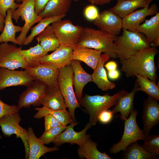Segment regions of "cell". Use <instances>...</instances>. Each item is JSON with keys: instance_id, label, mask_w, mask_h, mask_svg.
<instances>
[{"instance_id": "1", "label": "cell", "mask_w": 159, "mask_h": 159, "mask_svg": "<svg viewBox=\"0 0 159 159\" xmlns=\"http://www.w3.org/2000/svg\"><path fill=\"white\" fill-rule=\"evenodd\" d=\"M158 53L153 47L143 49L126 59L120 60L121 70L127 77L141 74L156 82L158 78L154 59Z\"/></svg>"}, {"instance_id": "2", "label": "cell", "mask_w": 159, "mask_h": 159, "mask_svg": "<svg viewBox=\"0 0 159 159\" xmlns=\"http://www.w3.org/2000/svg\"><path fill=\"white\" fill-rule=\"evenodd\" d=\"M117 37L99 29L83 28L77 46L93 49L108 54L111 58L115 59L118 57L114 42Z\"/></svg>"}, {"instance_id": "3", "label": "cell", "mask_w": 159, "mask_h": 159, "mask_svg": "<svg viewBox=\"0 0 159 159\" xmlns=\"http://www.w3.org/2000/svg\"><path fill=\"white\" fill-rule=\"evenodd\" d=\"M122 29V35L117 36L114 42L120 60L126 59L142 49L151 47L143 34Z\"/></svg>"}, {"instance_id": "4", "label": "cell", "mask_w": 159, "mask_h": 159, "mask_svg": "<svg viewBox=\"0 0 159 159\" xmlns=\"http://www.w3.org/2000/svg\"><path fill=\"white\" fill-rule=\"evenodd\" d=\"M120 94L119 91L112 96L107 93L103 95H90L86 94L82 97L79 104L89 115V122L92 126L96 125L101 112L116 105Z\"/></svg>"}, {"instance_id": "5", "label": "cell", "mask_w": 159, "mask_h": 159, "mask_svg": "<svg viewBox=\"0 0 159 159\" xmlns=\"http://www.w3.org/2000/svg\"><path fill=\"white\" fill-rule=\"evenodd\" d=\"M73 71L71 64L59 69L57 79L59 88L74 122H76L75 111L80 107L73 89Z\"/></svg>"}, {"instance_id": "6", "label": "cell", "mask_w": 159, "mask_h": 159, "mask_svg": "<svg viewBox=\"0 0 159 159\" xmlns=\"http://www.w3.org/2000/svg\"><path fill=\"white\" fill-rule=\"evenodd\" d=\"M138 112L134 110L128 117L124 121V131L119 142L114 144L110 148V153L116 154L123 151L130 143L139 140H144L145 136L143 130L138 127L137 122Z\"/></svg>"}, {"instance_id": "7", "label": "cell", "mask_w": 159, "mask_h": 159, "mask_svg": "<svg viewBox=\"0 0 159 159\" xmlns=\"http://www.w3.org/2000/svg\"><path fill=\"white\" fill-rule=\"evenodd\" d=\"M19 7L12 12V18L17 22L20 17L24 21L21 31L16 39L22 45L29 31L35 23L42 19L35 11V0H22Z\"/></svg>"}, {"instance_id": "8", "label": "cell", "mask_w": 159, "mask_h": 159, "mask_svg": "<svg viewBox=\"0 0 159 159\" xmlns=\"http://www.w3.org/2000/svg\"><path fill=\"white\" fill-rule=\"evenodd\" d=\"M51 26L60 45L73 47L77 45L83 28L82 26L74 25L68 19L54 21Z\"/></svg>"}, {"instance_id": "9", "label": "cell", "mask_w": 159, "mask_h": 159, "mask_svg": "<svg viewBox=\"0 0 159 159\" xmlns=\"http://www.w3.org/2000/svg\"><path fill=\"white\" fill-rule=\"evenodd\" d=\"M21 120L18 112L6 115L0 119V126L3 134L9 137L12 134L17 138H20L23 142L25 148V159H28L29 154L28 132L19 125Z\"/></svg>"}, {"instance_id": "10", "label": "cell", "mask_w": 159, "mask_h": 159, "mask_svg": "<svg viewBox=\"0 0 159 159\" xmlns=\"http://www.w3.org/2000/svg\"><path fill=\"white\" fill-rule=\"evenodd\" d=\"M21 47H17L7 42L0 44V67L10 70L28 66L21 53Z\"/></svg>"}, {"instance_id": "11", "label": "cell", "mask_w": 159, "mask_h": 159, "mask_svg": "<svg viewBox=\"0 0 159 159\" xmlns=\"http://www.w3.org/2000/svg\"><path fill=\"white\" fill-rule=\"evenodd\" d=\"M19 96L18 108H28L31 105L37 106L41 105L42 100L49 87L43 82L35 79Z\"/></svg>"}, {"instance_id": "12", "label": "cell", "mask_w": 159, "mask_h": 159, "mask_svg": "<svg viewBox=\"0 0 159 159\" xmlns=\"http://www.w3.org/2000/svg\"><path fill=\"white\" fill-rule=\"evenodd\" d=\"M35 79L25 69L17 71L0 67V90L12 86L27 87Z\"/></svg>"}, {"instance_id": "13", "label": "cell", "mask_w": 159, "mask_h": 159, "mask_svg": "<svg viewBox=\"0 0 159 159\" xmlns=\"http://www.w3.org/2000/svg\"><path fill=\"white\" fill-rule=\"evenodd\" d=\"M59 69L54 66L40 63L34 67H28L25 69L35 79L51 88L59 87L57 79Z\"/></svg>"}, {"instance_id": "14", "label": "cell", "mask_w": 159, "mask_h": 159, "mask_svg": "<svg viewBox=\"0 0 159 159\" xmlns=\"http://www.w3.org/2000/svg\"><path fill=\"white\" fill-rule=\"evenodd\" d=\"M142 119L145 137L152 128L159 122V104L158 101L148 96L143 103Z\"/></svg>"}, {"instance_id": "15", "label": "cell", "mask_w": 159, "mask_h": 159, "mask_svg": "<svg viewBox=\"0 0 159 159\" xmlns=\"http://www.w3.org/2000/svg\"><path fill=\"white\" fill-rule=\"evenodd\" d=\"M79 123V122H73L70 125L67 126L65 130L59 135L53 142L55 146L59 147L65 143L76 144L79 146L82 145L87 136V134H86L87 131L92 126L89 122L82 130L76 132L74 130V127Z\"/></svg>"}, {"instance_id": "16", "label": "cell", "mask_w": 159, "mask_h": 159, "mask_svg": "<svg viewBox=\"0 0 159 159\" xmlns=\"http://www.w3.org/2000/svg\"><path fill=\"white\" fill-rule=\"evenodd\" d=\"M93 24L99 29L116 36L122 29V19L109 9L99 13Z\"/></svg>"}, {"instance_id": "17", "label": "cell", "mask_w": 159, "mask_h": 159, "mask_svg": "<svg viewBox=\"0 0 159 159\" xmlns=\"http://www.w3.org/2000/svg\"><path fill=\"white\" fill-rule=\"evenodd\" d=\"M139 86L135 80L134 87L131 92H129L124 90L120 91V95L116 105L112 111L113 114L120 112L121 120L124 121L127 118L130 113L135 110L134 100L135 93L138 91Z\"/></svg>"}, {"instance_id": "18", "label": "cell", "mask_w": 159, "mask_h": 159, "mask_svg": "<svg viewBox=\"0 0 159 159\" xmlns=\"http://www.w3.org/2000/svg\"><path fill=\"white\" fill-rule=\"evenodd\" d=\"M158 5L155 4L149 6L136 10L122 19V29L136 32L137 29L148 16L159 12Z\"/></svg>"}, {"instance_id": "19", "label": "cell", "mask_w": 159, "mask_h": 159, "mask_svg": "<svg viewBox=\"0 0 159 159\" xmlns=\"http://www.w3.org/2000/svg\"><path fill=\"white\" fill-rule=\"evenodd\" d=\"M73 47L60 45L51 54H47L41 59L42 63L54 66L59 69L71 64Z\"/></svg>"}, {"instance_id": "20", "label": "cell", "mask_w": 159, "mask_h": 159, "mask_svg": "<svg viewBox=\"0 0 159 159\" xmlns=\"http://www.w3.org/2000/svg\"><path fill=\"white\" fill-rule=\"evenodd\" d=\"M81 61L75 59L71 62L73 71V83L75 94L79 103L82 97V91L85 86L92 80V74L87 73L81 64Z\"/></svg>"}, {"instance_id": "21", "label": "cell", "mask_w": 159, "mask_h": 159, "mask_svg": "<svg viewBox=\"0 0 159 159\" xmlns=\"http://www.w3.org/2000/svg\"><path fill=\"white\" fill-rule=\"evenodd\" d=\"M110 58L109 56L107 54H101L98 64L92 74V82L98 88L104 91L112 90L116 87L115 83L108 79L104 67L105 62Z\"/></svg>"}, {"instance_id": "22", "label": "cell", "mask_w": 159, "mask_h": 159, "mask_svg": "<svg viewBox=\"0 0 159 159\" xmlns=\"http://www.w3.org/2000/svg\"><path fill=\"white\" fill-rule=\"evenodd\" d=\"M102 52L87 47L76 46L73 47L72 60L82 61L94 70L99 62Z\"/></svg>"}, {"instance_id": "23", "label": "cell", "mask_w": 159, "mask_h": 159, "mask_svg": "<svg viewBox=\"0 0 159 159\" xmlns=\"http://www.w3.org/2000/svg\"><path fill=\"white\" fill-rule=\"evenodd\" d=\"M153 0H125L118 1L109 10L122 19L140 8L149 6Z\"/></svg>"}, {"instance_id": "24", "label": "cell", "mask_w": 159, "mask_h": 159, "mask_svg": "<svg viewBox=\"0 0 159 159\" xmlns=\"http://www.w3.org/2000/svg\"><path fill=\"white\" fill-rule=\"evenodd\" d=\"M29 147V159H39L46 153L59 150L57 146L52 148L46 146L39 138L36 136L32 128H28Z\"/></svg>"}, {"instance_id": "25", "label": "cell", "mask_w": 159, "mask_h": 159, "mask_svg": "<svg viewBox=\"0 0 159 159\" xmlns=\"http://www.w3.org/2000/svg\"><path fill=\"white\" fill-rule=\"evenodd\" d=\"M97 144L90 139V136L88 134L84 143L79 146L78 155L80 158L86 159H113L105 152L102 153L97 149Z\"/></svg>"}, {"instance_id": "26", "label": "cell", "mask_w": 159, "mask_h": 159, "mask_svg": "<svg viewBox=\"0 0 159 159\" xmlns=\"http://www.w3.org/2000/svg\"><path fill=\"white\" fill-rule=\"evenodd\" d=\"M136 32L144 34L151 46L153 42L159 38V12L150 19L146 20L140 24Z\"/></svg>"}, {"instance_id": "27", "label": "cell", "mask_w": 159, "mask_h": 159, "mask_svg": "<svg viewBox=\"0 0 159 159\" xmlns=\"http://www.w3.org/2000/svg\"><path fill=\"white\" fill-rule=\"evenodd\" d=\"M72 0H49L39 15L42 18L66 15L69 10Z\"/></svg>"}, {"instance_id": "28", "label": "cell", "mask_w": 159, "mask_h": 159, "mask_svg": "<svg viewBox=\"0 0 159 159\" xmlns=\"http://www.w3.org/2000/svg\"><path fill=\"white\" fill-rule=\"evenodd\" d=\"M41 103L43 106L54 110H62L67 108L59 87L49 88Z\"/></svg>"}, {"instance_id": "29", "label": "cell", "mask_w": 159, "mask_h": 159, "mask_svg": "<svg viewBox=\"0 0 159 159\" xmlns=\"http://www.w3.org/2000/svg\"><path fill=\"white\" fill-rule=\"evenodd\" d=\"M12 12L11 9L7 11L5 26L0 35V43L11 42L14 44L22 45L16 40V33L21 31L22 27L15 25L13 24L12 21Z\"/></svg>"}, {"instance_id": "30", "label": "cell", "mask_w": 159, "mask_h": 159, "mask_svg": "<svg viewBox=\"0 0 159 159\" xmlns=\"http://www.w3.org/2000/svg\"><path fill=\"white\" fill-rule=\"evenodd\" d=\"M41 46L47 52L56 50L60 45L52 27L48 26L36 38Z\"/></svg>"}, {"instance_id": "31", "label": "cell", "mask_w": 159, "mask_h": 159, "mask_svg": "<svg viewBox=\"0 0 159 159\" xmlns=\"http://www.w3.org/2000/svg\"><path fill=\"white\" fill-rule=\"evenodd\" d=\"M123 159H158L145 150L137 141L129 144L125 148L122 155Z\"/></svg>"}, {"instance_id": "32", "label": "cell", "mask_w": 159, "mask_h": 159, "mask_svg": "<svg viewBox=\"0 0 159 159\" xmlns=\"http://www.w3.org/2000/svg\"><path fill=\"white\" fill-rule=\"evenodd\" d=\"M35 110L37 111L34 117L36 118L40 119L46 115L49 114L53 116L63 125H67L74 122L69 112L66 109L54 110L43 106L42 107L36 108Z\"/></svg>"}, {"instance_id": "33", "label": "cell", "mask_w": 159, "mask_h": 159, "mask_svg": "<svg viewBox=\"0 0 159 159\" xmlns=\"http://www.w3.org/2000/svg\"><path fill=\"white\" fill-rule=\"evenodd\" d=\"M139 87L138 91H141L147 94L148 96L153 97L157 101L159 100V87L155 82L150 80L141 74L136 76Z\"/></svg>"}, {"instance_id": "34", "label": "cell", "mask_w": 159, "mask_h": 159, "mask_svg": "<svg viewBox=\"0 0 159 159\" xmlns=\"http://www.w3.org/2000/svg\"><path fill=\"white\" fill-rule=\"evenodd\" d=\"M21 53L28 64V67H30L35 66L41 63L42 58L48 54L41 46L39 42L34 47L26 50H21Z\"/></svg>"}, {"instance_id": "35", "label": "cell", "mask_w": 159, "mask_h": 159, "mask_svg": "<svg viewBox=\"0 0 159 159\" xmlns=\"http://www.w3.org/2000/svg\"><path fill=\"white\" fill-rule=\"evenodd\" d=\"M66 16L63 15L42 18L37 25L31 28V34L26 37L23 44L27 45L30 44L34 38L44 30L48 26L54 21L61 20Z\"/></svg>"}, {"instance_id": "36", "label": "cell", "mask_w": 159, "mask_h": 159, "mask_svg": "<svg viewBox=\"0 0 159 159\" xmlns=\"http://www.w3.org/2000/svg\"><path fill=\"white\" fill-rule=\"evenodd\" d=\"M143 147L152 155L159 156V135H148L144 140Z\"/></svg>"}, {"instance_id": "37", "label": "cell", "mask_w": 159, "mask_h": 159, "mask_svg": "<svg viewBox=\"0 0 159 159\" xmlns=\"http://www.w3.org/2000/svg\"><path fill=\"white\" fill-rule=\"evenodd\" d=\"M67 127V125H62L45 131L39 138L44 144H48L53 142Z\"/></svg>"}, {"instance_id": "38", "label": "cell", "mask_w": 159, "mask_h": 159, "mask_svg": "<svg viewBox=\"0 0 159 159\" xmlns=\"http://www.w3.org/2000/svg\"><path fill=\"white\" fill-rule=\"evenodd\" d=\"M19 5L15 2V0H0V14L6 18V12L9 9H11L13 11Z\"/></svg>"}, {"instance_id": "39", "label": "cell", "mask_w": 159, "mask_h": 159, "mask_svg": "<svg viewBox=\"0 0 159 159\" xmlns=\"http://www.w3.org/2000/svg\"><path fill=\"white\" fill-rule=\"evenodd\" d=\"M19 110L17 106L8 105L0 100V119L6 115L18 112Z\"/></svg>"}, {"instance_id": "40", "label": "cell", "mask_w": 159, "mask_h": 159, "mask_svg": "<svg viewBox=\"0 0 159 159\" xmlns=\"http://www.w3.org/2000/svg\"><path fill=\"white\" fill-rule=\"evenodd\" d=\"M44 117V119L45 131L63 125L51 115H46Z\"/></svg>"}, {"instance_id": "41", "label": "cell", "mask_w": 159, "mask_h": 159, "mask_svg": "<svg viewBox=\"0 0 159 159\" xmlns=\"http://www.w3.org/2000/svg\"><path fill=\"white\" fill-rule=\"evenodd\" d=\"M99 12L97 8L93 5H89L86 6L84 11L85 17L90 21H94L98 17Z\"/></svg>"}, {"instance_id": "42", "label": "cell", "mask_w": 159, "mask_h": 159, "mask_svg": "<svg viewBox=\"0 0 159 159\" xmlns=\"http://www.w3.org/2000/svg\"><path fill=\"white\" fill-rule=\"evenodd\" d=\"M113 115L112 110H107L103 111L100 114L98 121L103 124H108L113 119Z\"/></svg>"}, {"instance_id": "43", "label": "cell", "mask_w": 159, "mask_h": 159, "mask_svg": "<svg viewBox=\"0 0 159 159\" xmlns=\"http://www.w3.org/2000/svg\"><path fill=\"white\" fill-rule=\"evenodd\" d=\"M49 0H35V11L39 14L44 9Z\"/></svg>"}, {"instance_id": "44", "label": "cell", "mask_w": 159, "mask_h": 159, "mask_svg": "<svg viewBox=\"0 0 159 159\" xmlns=\"http://www.w3.org/2000/svg\"><path fill=\"white\" fill-rule=\"evenodd\" d=\"M108 75L110 79L112 80H116L120 77V73L118 70L116 69L114 70L108 71Z\"/></svg>"}, {"instance_id": "45", "label": "cell", "mask_w": 159, "mask_h": 159, "mask_svg": "<svg viewBox=\"0 0 159 159\" xmlns=\"http://www.w3.org/2000/svg\"><path fill=\"white\" fill-rule=\"evenodd\" d=\"M117 63L113 61H109L105 64H104L105 67L108 71L114 70L117 69Z\"/></svg>"}, {"instance_id": "46", "label": "cell", "mask_w": 159, "mask_h": 159, "mask_svg": "<svg viewBox=\"0 0 159 159\" xmlns=\"http://www.w3.org/2000/svg\"><path fill=\"white\" fill-rule=\"evenodd\" d=\"M92 4L102 5L107 4L112 0H86Z\"/></svg>"}, {"instance_id": "47", "label": "cell", "mask_w": 159, "mask_h": 159, "mask_svg": "<svg viewBox=\"0 0 159 159\" xmlns=\"http://www.w3.org/2000/svg\"><path fill=\"white\" fill-rule=\"evenodd\" d=\"M5 18L0 14V32H2L5 26Z\"/></svg>"}, {"instance_id": "48", "label": "cell", "mask_w": 159, "mask_h": 159, "mask_svg": "<svg viewBox=\"0 0 159 159\" xmlns=\"http://www.w3.org/2000/svg\"><path fill=\"white\" fill-rule=\"evenodd\" d=\"M22 0H15V1L18 2V3H20L21 2Z\"/></svg>"}, {"instance_id": "49", "label": "cell", "mask_w": 159, "mask_h": 159, "mask_svg": "<svg viewBox=\"0 0 159 159\" xmlns=\"http://www.w3.org/2000/svg\"><path fill=\"white\" fill-rule=\"evenodd\" d=\"M73 1L75 2H77L79 1L80 0H72Z\"/></svg>"}, {"instance_id": "50", "label": "cell", "mask_w": 159, "mask_h": 159, "mask_svg": "<svg viewBox=\"0 0 159 159\" xmlns=\"http://www.w3.org/2000/svg\"><path fill=\"white\" fill-rule=\"evenodd\" d=\"M117 1H123V0H117Z\"/></svg>"}, {"instance_id": "51", "label": "cell", "mask_w": 159, "mask_h": 159, "mask_svg": "<svg viewBox=\"0 0 159 159\" xmlns=\"http://www.w3.org/2000/svg\"><path fill=\"white\" fill-rule=\"evenodd\" d=\"M1 138V136L0 135V139Z\"/></svg>"}, {"instance_id": "52", "label": "cell", "mask_w": 159, "mask_h": 159, "mask_svg": "<svg viewBox=\"0 0 159 159\" xmlns=\"http://www.w3.org/2000/svg\"></svg>"}]
</instances>
